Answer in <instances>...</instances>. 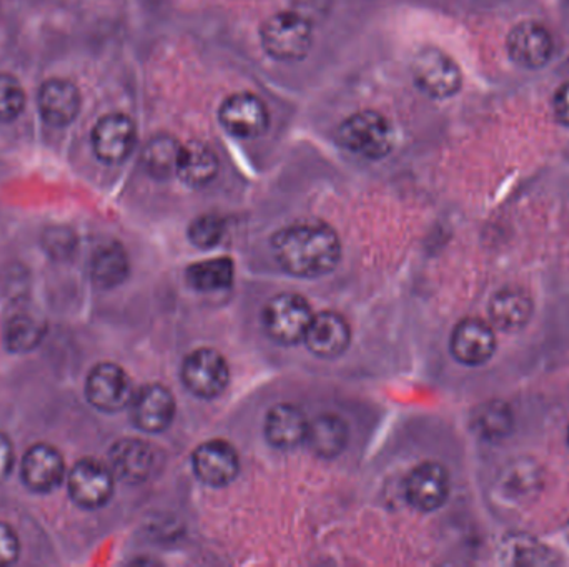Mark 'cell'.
<instances>
[{"label": "cell", "instance_id": "1", "mask_svg": "<svg viewBox=\"0 0 569 567\" xmlns=\"http://www.w3.org/2000/svg\"><path fill=\"white\" fill-rule=\"evenodd\" d=\"M273 252L280 265L295 276H321L340 260V239L325 223H295L273 239Z\"/></svg>", "mask_w": 569, "mask_h": 567}, {"label": "cell", "instance_id": "2", "mask_svg": "<svg viewBox=\"0 0 569 567\" xmlns=\"http://www.w3.org/2000/svg\"><path fill=\"white\" fill-rule=\"evenodd\" d=\"M337 139L348 152L368 160H380L393 150L395 130L383 113L360 110L341 122Z\"/></svg>", "mask_w": 569, "mask_h": 567}, {"label": "cell", "instance_id": "3", "mask_svg": "<svg viewBox=\"0 0 569 567\" xmlns=\"http://www.w3.org/2000/svg\"><path fill=\"white\" fill-rule=\"evenodd\" d=\"M263 50L280 62L305 59L313 45V29L307 17L279 12L266 20L260 30Z\"/></svg>", "mask_w": 569, "mask_h": 567}, {"label": "cell", "instance_id": "4", "mask_svg": "<svg viewBox=\"0 0 569 567\" xmlns=\"http://www.w3.org/2000/svg\"><path fill=\"white\" fill-rule=\"evenodd\" d=\"M411 73L418 89L433 99L453 97L463 85L458 63L437 47H425L413 57Z\"/></svg>", "mask_w": 569, "mask_h": 567}, {"label": "cell", "instance_id": "5", "mask_svg": "<svg viewBox=\"0 0 569 567\" xmlns=\"http://www.w3.org/2000/svg\"><path fill=\"white\" fill-rule=\"evenodd\" d=\"M313 312L303 296L282 293L270 300L263 313L267 332L282 345L303 342L308 326L313 320Z\"/></svg>", "mask_w": 569, "mask_h": 567}, {"label": "cell", "instance_id": "6", "mask_svg": "<svg viewBox=\"0 0 569 567\" xmlns=\"http://www.w3.org/2000/svg\"><path fill=\"white\" fill-rule=\"evenodd\" d=\"M182 378L193 395L200 398H216L229 385L230 369L219 352L200 348L187 356Z\"/></svg>", "mask_w": 569, "mask_h": 567}, {"label": "cell", "instance_id": "7", "mask_svg": "<svg viewBox=\"0 0 569 567\" xmlns=\"http://www.w3.org/2000/svg\"><path fill=\"white\" fill-rule=\"evenodd\" d=\"M219 120L227 132L239 139H257L270 125L266 103L253 93H233L227 97L220 105Z\"/></svg>", "mask_w": 569, "mask_h": 567}, {"label": "cell", "instance_id": "8", "mask_svg": "<svg viewBox=\"0 0 569 567\" xmlns=\"http://www.w3.org/2000/svg\"><path fill=\"white\" fill-rule=\"evenodd\" d=\"M137 129L126 113H107L92 130V149L103 163H120L136 149Z\"/></svg>", "mask_w": 569, "mask_h": 567}, {"label": "cell", "instance_id": "9", "mask_svg": "<svg viewBox=\"0 0 569 567\" xmlns=\"http://www.w3.org/2000/svg\"><path fill=\"white\" fill-rule=\"evenodd\" d=\"M69 493L86 509L102 508L113 493V473L97 459H82L69 475Z\"/></svg>", "mask_w": 569, "mask_h": 567}, {"label": "cell", "instance_id": "10", "mask_svg": "<svg viewBox=\"0 0 569 567\" xmlns=\"http://www.w3.org/2000/svg\"><path fill=\"white\" fill-rule=\"evenodd\" d=\"M451 355L467 366H480L490 362L497 352L493 325L481 318H465L455 326L450 340Z\"/></svg>", "mask_w": 569, "mask_h": 567}, {"label": "cell", "instance_id": "11", "mask_svg": "<svg viewBox=\"0 0 569 567\" xmlns=\"http://www.w3.org/2000/svg\"><path fill=\"white\" fill-rule=\"evenodd\" d=\"M553 49L550 32L533 20L518 23L507 37L508 55L523 69L538 70L547 65L553 57Z\"/></svg>", "mask_w": 569, "mask_h": 567}, {"label": "cell", "instance_id": "12", "mask_svg": "<svg viewBox=\"0 0 569 567\" xmlns=\"http://www.w3.org/2000/svg\"><path fill=\"white\" fill-rule=\"evenodd\" d=\"M87 398L102 412H119L133 398L132 382L120 366L102 363L90 372L87 379Z\"/></svg>", "mask_w": 569, "mask_h": 567}, {"label": "cell", "instance_id": "13", "mask_svg": "<svg viewBox=\"0 0 569 567\" xmlns=\"http://www.w3.org/2000/svg\"><path fill=\"white\" fill-rule=\"evenodd\" d=\"M193 472L209 486H227L239 475V455L230 443L212 439L193 453Z\"/></svg>", "mask_w": 569, "mask_h": 567}, {"label": "cell", "instance_id": "14", "mask_svg": "<svg viewBox=\"0 0 569 567\" xmlns=\"http://www.w3.org/2000/svg\"><path fill=\"white\" fill-rule=\"evenodd\" d=\"M450 495V476L440 463L417 466L407 479V498L420 512L441 508Z\"/></svg>", "mask_w": 569, "mask_h": 567}, {"label": "cell", "instance_id": "15", "mask_svg": "<svg viewBox=\"0 0 569 567\" xmlns=\"http://www.w3.org/2000/svg\"><path fill=\"white\" fill-rule=\"evenodd\" d=\"M498 498L508 505L531 503L543 489V475L533 459H513L498 473Z\"/></svg>", "mask_w": 569, "mask_h": 567}, {"label": "cell", "instance_id": "16", "mask_svg": "<svg viewBox=\"0 0 569 567\" xmlns=\"http://www.w3.org/2000/svg\"><path fill=\"white\" fill-rule=\"evenodd\" d=\"M132 419L137 428L147 433H159L169 428L176 416V399L166 386L147 385L133 395Z\"/></svg>", "mask_w": 569, "mask_h": 567}, {"label": "cell", "instance_id": "17", "mask_svg": "<svg viewBox=\"0 0 569 567\" xmlns=\"http://www.w3.org/2000/svg\"><path fill=\"white\" fill-rule=\"evenodd\" d=\"M79 89L66 79H49L40 85L39 112L43 122L63 129L77 119L80 112Z\"/></svg>", "mask_w": 569, "mask_h": 567}, {"label": "cell", "instance_id": "18", "mask_svg": "<svg viewBox=\"0 0 569 567\" xmlns=\"http://www.w3.org/2000/svg\"><path fill=\"white\" fill-rule=\"evenodd\" d=\"M533 300L527 290L507 286L490 300V320L495 328L505 333L521 332L533 316Z\"/></svg>", "mask_w": 569, "mask_h": 567}, {"label": "cell", "instance_id": "19", "mask_svg": "<svg viewBox=\"0 0 569 567\" xmlns=\"http://www.w3.org/2000/svg\"><path fill=\"white\" fill-rule=\"evenodd\" d=\"M350 338L347 320L338 313L323 312L313 316L303 342L315 355L335 358L348 348Z\"/></svg>", "mask_w": 569, "mask_h": 567}, {"label": "cell", "instance_id": "20", "mask_svg": "<svg viewBox=\"0 0 569 567\" xmlns=\"http://www.w3.org/2000/svg\"><path fill=\"white\" fill-rule=\"evenodd\" d=\"M63 476L66 465L62 455L53 446H32L23 456L22 478L33 492H52L63 482Z\"/></svg>", "mask_w": 569, "mask_h": 567}, {"label": "cell", "instance_id": "21", "mask_svg": "<svg viewBox=\"0 0 569 567\" xmlns=\"http://www.w3.org/2000/svg\"><path fill=\"white\" fill-rule=\"evenodd\" d=\"M152 468V446L142 439H122L110 452V469L120 482L139 485L149 478Z\"/></svg>", "mask_w": 569, "mask_h": 567}, {"label": "cell", "instance_id": "22", "mask_svg": "<svg viewBox=\"0 0 569 567\" xmlns=\"http://www.w3.org/2000/svg\"><path fill=\"white\" fill-rule=\"evenodd\" d=\"M219 173V159L216 152L199 140L182 145L176 175L192 189L209 185Z\"/></svg>", "mask_w": 569, "mask_h": 567}, {"label": "cell", "instance_id": "23", "mask_svg": "<svg viewBox=\"0 0 569 567\" xmlns=\"http://www.w3.org/2000/svg\"><path fill=\"white\" fill-rule=\"evenodd\" d=\"M308 422L305 413L293 405H279L267 416L266 435L277 448H295L307 439Z\"/></svg>", "mask_w": 569, "mask_h": 567}, {"label": "cell", "instance_id": "24", "mask_svg": "<svg viewBox=\"0 0 569 567\" xmlns=\"http://www.w3.org/2000/svg\"><path fill=\"white\" fill-rule=\"evenodd\" d=\"M90 275H92V282L102 290H112L122 285L129 275V259L126 250L119 243H106L99 246L92 256Z\"/></svg>", "mask_w": 569, "mask_h": 567}, {"label": "cell", "instance_id": "25", "mask_svg": "<svg viewBox=\"0 0 569 567\" xmlns=\"http://www.w3.org/2000/svg\"><path fill=\"white\" fill-rule=\"evenodd\" d=\"M305 442L321 458H333L343 452L348 443V428L343 419L335 415L317 416L308 425Z\"/></svg>", "mask_w": 569, "mask_h": 567}, {"label": "cell", "instance_id": "26", "mask_svg": "<svg viewBox=\"0 0 569 567\" xmlns=\"http://www.w3.org/2000/svg\"><path fill=\"white\" fill-rule=\"evenodd\" d=\"M501 561L510 566H553L558 559L543 543L527 535H513L503 539Z\"/></svg>", "mask_w": 569, "mask_h": 567}, {"label": "cell", "instance_id": "27", "mask_svg": "<svg viewBox=\"0 0 569 567\" xmlns=\"http://www.w3.org/2000/svg\"><path fill=\"white\" fill-rule=\"evenodd\" d=\"M180 150H182V145L172 135L160 133V135L152 136L142 152L143 166L149 175L156 176V179H169L177 173Z\"/></svg>", "mask_w": 569, "mask_h": 567}, {"label": "cell", "instance_id": "28", "mask_svg": "<svg viewBox=\"0 0 569 567\" xmlns=\"http://www.w3.org/2000/svg\"><path fill=\"white\" fill-rule=\"evenodd\" d=\"M473 428L488 442L508 438L515 428L513 412L503 402L485 403L475 413Z\"/></svg>", "mask_w": 569, "mask_h": 567}, {"label": "cell", "instance_id": "29", "mask_svg": "<svg viewBox=\"0 0 569 567\" xmlns=\"http://www.w3.org/2000/svg\"><path fill=\"white\" fill-rule=\"evenodd\" d=\"M187 280L199 292L229 288L233 283V262L230 259H216L196 263L187 272Z\"/></svg>", "mask_w": 569, "mask_h": 567}, {"label": "cell", "instance_id": "30", "mask_svg": "<svg viewBox=\"0 0 569 567\" xmlns=\"http://www.w3.org/2000/svg\"><path fill=\"white\" fill-rule=\"evenodd\" d=\"M43 336V325L30 313H16L10 316L6 328V342L12 352H30L39 345Z\"/></svg>", "mask_w": 569, "mask_h": 567}, {"label": "cell", "instance_id": "31", "mask_svg": "<svg viewBox=\"0 0 569 567\" xmlns=\"http://www.w3.org/2000/svg\"><path fill=\"white\" fill-rule=\"evenodd\" d=\"M23 109L26 90L22 83L10 73H0V122H12Z\"/></svg>", "mask_w": 569, "mask_h": 567}, {"label": "cell", "instance_id": "32", "mask_svg": "<svg viewBox=\"0 0 569 567\" xmlns=\"http://www.w3.org/2000/svg\"><path fill=\"white\" fill-rule=\"evenodd\" d=\"M226 223L217 215H202L190 225V242L199 249H212L222 240Z\"/></svg>", "mask_w": 569, "mask_h": 567}, {"label": "cell", "instance_id": "33", "mask_svg": "<svg viewBox=\"0 0 569 567\" xmlns=\"http://www.w3.org/2000/svg\"><path fill=\"white\" fill-rule=\"evenodd\" d=\"M19 538L6 523H0V566H10L19 558Z\"/></svg>", "mask_w": 569, "mask_h": 567}, {"label": "cell", "instance_id": "34", "mask_svg": "<svg viewBox=\"0 0 569 567\" xmlns=\"http://www.w3.org/2000/svg\"><path fill=\"white\" fill-rule=\"evenodd\" d=\"M553 110L558 122L569 126V80L555 93Z\"/></svg>", "mask_w": 569, "mask_h": 567}, {"label": "cell", "instance_id": "35", "mask_svg": "<svg viewBox=\"0 0 569 567\" xmlns=\"http://www.w3.org/2000/svg\"><path fill=\"white\" fill-rule=\"evenodd\" d=\"M13 449L12 443L6 435L0 433V483L6 482L7 476L12 472Z\"/></svg>", "mask_w": 569, "mask_h": 567}, {"label": "cell", "instance_id": "36", "mask_svg": "<svg viewBox=\"0 0 569 567\" xmlns=\"http://www.w3.org/2000/svg\"><path fill=\"white\" fill-rule=\"evenodd\" d=\"M565 535H567V539L569 543V522H568L567 528H565Z\"/></svg>", "mask_w": 569, "mask_h": 567}, {"label": "cell", "instance_id": "37", "mask_svg": "<svg viewBox=\"0 0 569 567\" xmlns=\"http://www.w3.org/2000/svg\"><path fill=\"white\" fill-rule=\"evenodd\" d=\"M568 445H569V426H568Z\"/></svg>", "mask_w": 569, "mask_h": 567}, {"label": "cell", "instance_id": "38", "mask_svg": "<svg viewBox=\"0 0 569 567\" xmlns=\"http://www.w3.org/2000/svg\"><path fill=\"white\" fill-rule=\"evenodd\" d=\"M568 2H569V0H568Z\"/></svg>", "mask_w": 569, "mask_h": 567}]
</instances>
